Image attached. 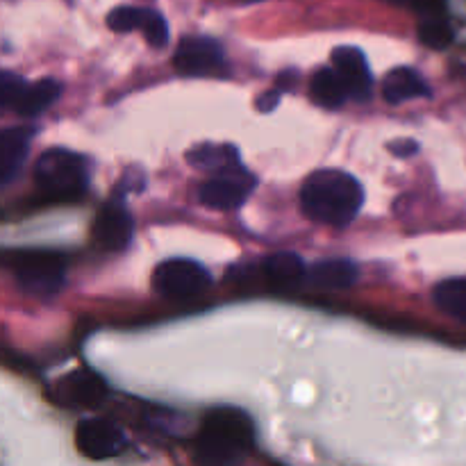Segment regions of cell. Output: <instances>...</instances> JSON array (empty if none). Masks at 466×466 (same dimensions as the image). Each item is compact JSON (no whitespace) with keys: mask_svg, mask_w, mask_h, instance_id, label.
Instances as JSON below:
<instances>
[{"mask_svg":"<svg viewBox=\"0 0 466 466\" xmlns=\"http://www.w3.org/2000/svg\"><path fill=\"white\" fill-rule=\"evenodd\" d=\"M364 189L350 173L339 168L314 171L300 187V209L308 218L326 226L344 228L358 217Z\"/></svg>","mask_w":466,"mask_h":466,"instance_id":"obj_1","label":"cell"},{"mask_svg":"<svg viewBox=\"0 0 466 466\" xmlns=\"http://www.w3.org/2000/svg\"><path fill=\"white\" fill-rule=\"evenodd\" d=\"M253 419L237 408H218L205 414L196 437L194 455L200 464H235L253 449Z\"/></svg>","mask_w":466,"mask_h":466,"instance_id":"obj_2","label":"cell"},{"mask_svg":"<svg viewBox=\"0 0 466 466\" xmlns=\"http://www.w3.org/2000/svg\"><path fill=\"white\" fill-rule=\"evenodd\" d=\"M3 264L14 273L21 291L32 299H50L64 285L66 255L55 250H5Z\"/></svg>","mask_w":466,"mask_h":466,"instance_id":"obj_3","label":"cell"},{"mask_svg":"<svg viewBox=\"0 0 466 466\" xmlns=\"http://www.w3.org/2000/svg\"><path fill=\"white\" fill-rule=\"evenodd\" d=\"M35 182L41 194L55 200L80 198L89 182V164L68 148H48L36 159Z\"/></svg>","mask_w":466,"mask_h":466,"instance_id":"obj_4","label":"cell"},{"mask_svg":"<svg viewBox=\"0 0 466 466\" xmlns=\"http://www.w3.org/2000/svg\"><path fill=\"white\" fill-rule=\"evenodd\" d=\"M62 94V85L53 77L39 82H25L23 77L5 71L0 76V100L3 107L14 109L23 118L39 116L50 107Z\"/></svg>","mask_w":466,"mask_h":466,"instance_id":"obj_5","label":"cell"},{"mask_svg":"<svg viewBox=\"0 0 466 466\" xmlns=\"http://www.w3.org/2000/svg\"><path fill=\"white\" fill-rule=\"evenodd\" d=\"M212 285V276L194 259H164L153 271V289L164 299L185 300L203 294Z\"/></svg>","mask_w":466,"mask_h":466,"instance_id":"obj_6","label":"cell"},{"mask_svg":"<svg viewBox=\"0 0 466 466\" xmlns=\"http://www.w3.org/2000/svg\"><path fill=\"white\" fill-rule=\"evenodd\" d=\"M173 66L187 77H218L228 73L221 44L209 36H185L173 55Z\"/></svg>","mask_w":466,"mask_h":466,"instance_id":"obj_7","label":"cell"},{"mask_svg":"<svg viewBox=\"0 0 466 466\" xmlns=\"http://www.w3.org/2000/svg\"><path fill=\"white\" fill-rule=\"evenodd\" d=\"M255 185H258V180L241 164H237V167L212 173V177L200 185L198 200L205 208L228 212V209L239 208L248 198L250 191L255 189Z\"/></svg>","mask_w":466,"mask_h":466,"instance_id":"obj_8","label":"cell"},{"mask_svg":"<svg viewBox=\"0 0 466 466\" xmlns=\"http://www.w3.org/2000/svg\"><path fill=\"white\" fill-rule=\"evenodd\" d=\"M76 446L85 458L109 460L126 449V435L107 419H85L76 428Z\"/></svg>","mask_w":466,"mask_h":466,"instance_id":"obj_9","label":"cell"},{"mask_svg":"<svg viewBox=\"0 0 466 466\" xmlns=\"http://www.w3.org/2000/svg\"><path fill=\"white\" fill-rule=\"evenodd\" d=\"M55 400L62 408L68 410H91L98 408L107 396L103 378L96 376L94 371L77 369V371L66 373L53 390Z\"/></svg>","mask_w":466,"mask_h":466,"instance_id":"obj_10","label":"cell"},{"mask_svg":"<svg viewBox=\"0 0 466 466\" xmlns=\"http://www.w3.org/2000/svg\"><path fill=\"white\" fill-rule=\"evenodd\" d=\"M132 230H135V221H132V214L121 205V200L105 203L91 223L94 244L103 250H112V253H118L130 244Z\"/></svg>","mask_w":466,"mask_h":466,"instance_id":"obj_11","label":"cell"},{"mask_svg":"<svg viewBox=\"0 0 466 466\" xmlns=\"http://www.w3.org/2000/svg\"><path fill=\"white\" fill-rule=\"evenodd\" d=\"M107 25L114 32H118V35L141 32L144 39L153 48H164L168 44V23L157 12H153V9L127 7V5H123V7L112 9L107 14Z\"/></svg>","mask_w":466,"mask_h":466,"instance_id":"obj_12","label":"cell"},{"mask_svg":"<svg viewBox=\"0 0 466 466\" xmlns=\"http://www.w3.org/2000/svg\"><path fill=\"white\" fill-rule=\"evenodd\" d=\"M332 66L339 73L341 82L349 91V98L360 100V103L369 100L373 80L362 50L355 48V46H337L332 50Z\"/></svg>","mask_w":466,"mask_h":466,"instance_id":"obj_13","label":"cell"},{"mask_svg":"<svg viewBox=\"0 0 466 466\" xmlns=\"http://www.w3.org/2000/svg\"><path fill=\"white\" fill-rule=\"evenodd\" d=\"M35 135L32 127H7L0 135V180L3 185H9L21 171L23 162L27 157L30 139Z\"/></svg>","mask_w":466,"mask_h":466,"instance_id":"obj_14","label":"cell"},{"mask_svg":"<svg viewBox=\"0 0 466 466\" xmlns=\"http://www.w3.org/2000/svg\"><path fill=\"white\" fill-rule=\"evenodd\" d=\"M382 96H385V100L390 105H400L405 103V100L431 96V89H428L421 73H417L410 66H399L391 68L385 76V82H382Z\"/></svg>","mask_w":466,"mask_h":466,"instance_id":"obj_15","label":"cell"},{"mask_svg":"<svg viewBox=\"0 0 466 466\" xmlns=\"http://www.w3.org/2000/svg\"><path fill=\"white\" fill-rule=\"evenodd\" d=\"M308 280L319 289H346L358 280V268L349 259H323L309 268Z\"/></svg>","mask_w":466,"mask_h":466,"instance_id":"obj_16","label":"cell"},{"mask_svg":"<svg viewBox=\"0 0 466 466\" xmlns=\"http://www.w3.org/2000/svg\"><path fill=\"white\" fill-rule=\"evenodd\" d=\"M309 96L319 107L339 109L344 100L349 98V91H346L335 66H323L314 71L312 80H309Z\"/></svg>","mask_w":466,"mask_h":466,"instance_id":"obj_17","label":"cell"},{"mask_svg":"<svg viewBox=\"0 0 466 466\" xmlns=\"http://www.w3.org/2000/svg\"><path fill=\"white\" fill-rule=\"evenodd\" d=\"M187 162L203 171L217 173L223 168L237 167L239 162V150L230 144H200L187 153Z\"/></svg>","mask_w":466,"mask_h":466,"instance_id":"obj_18","label":"cell"},{"mask_svg":"<svg viewBox=\"0 0 466 466\" xmlns=\"http://www.w3.org/2000/svg\"><path fill=\"white\" fill-rule=\"evenodd\" d=\"M264 276L280 287H294L308 278L303 259L294 253H276L264 259Z\"/></svg>","mask_w":466,"mask_h":466,"instance_id":"obj_19","label":"cell"},{"mask_svg":"<svg viewBox=\"0 0 466 466\" xmlns=\"http://www.w3.org/2000/svg\"><path fill=\"white\" fill-rule=\"evenodd\" d=\"M435 305L449 317L466 323V278H449L432 291Z\"/></svg>","mask_w":466,"mask_h":466,"instance_id":"obj_20","label":"cell"},{"mask_svg":"<svg viewBox=\"0 0 466 466\" xmlns=\"http://www.w3.org/2000/svg\"><path fill=\"white\" fill-rule=\"evenodd\" d=\"M419 39L428 48L441 50L453 41V27L446 21L444 14H428L419 25Z\"/></svg>","mask_w":466,"mask_h":466,"instance_id":"obj_21","label":"cell"},{"mask_svg":"<svg viewBox=\"0 0 466 466\" xmlns=\"http://www.w3.org/2000/svg\"><path fill=\"white\" fill-rule=\"evenodd\" d=\"M280 91H282L280 86H276V89H271V91H267V94L259 96V98L255 100V105H258L259 112H271V109L278 105V98H280Z\"/></svg>","mask_w":466,"mask_h":466,"instance_id":"obj_22","label":"cell"},{"mask_svg":"<svg viewBox=\"0 0 466 466\" xmlns=\"http://www.w3.org/2000/svg\"><path fill=\"white\" fill-rule=\"evenodd\" d=\"M390 148L394 150L396 155H400V157H408L410 153L417 150V144H414V141H399V144H391Z\"/></svg>","mask_w":466,"mask_h":466,"instance_id":"obj_23","label":"cell"},{"mask_svg":"<svg viewBox=\"0 0 466 466\" xmlns=\"http://www.w3.org/2000/svg\"><path fill=\"white\" fill-rule=\"evenodd\" d=\"M248 3H255V0H248Z\"/></svg>","mask_w":466,"mask_h":466,"instance_id":"obj_24","label":"cell"}]
</instances>
